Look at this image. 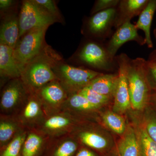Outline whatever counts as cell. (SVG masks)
<instances>
[{
  "mask_svg": "<svg viewBox=\"0 0 156 156\" xmlns=\"http://www.w3.org/2000/svg\"><path fill=\"white\" fill-rule=\"evenodd\" d=\"M14 1L12 0H1L0 1V9L1 11L8 10L13 5Z\"/></svg>",
  "mask_w": 156,
  "mask_h": 156,
  "instance_id": "836d02e7",
  "label": "cell"
},
{
  "mask_svg": "<svg viewBox=\"0 0 156 156\" xmlns=\"http://www.w3.org/2000/svg\"><path fill=\"white\" fill-rule=\"evenodd\" d=\"M29 93L20 78L11 79L2 92L1 109L5 112L12 111L23 102H25Z\"/></svg>",
  "mask_w": 156,
  "mask_h": 156,
  "instance_id": "8992f818",
  "label": "cell"
},
{
  "mask_svg": "<svg viewBox=\"0 0 156 156\" xmlns=\"http://www.w3.org/2000/svg\"><path fill=\"white\" fill-rule=\"evenodd\" d=\"M140 156H156V143L148 134L145 128H140L136 133Z\"/></svg>",
  "mask_w": 156,
  "mask_h": 156,
  "instance_id": "7402d4cb",
  "label": "cell"
},
{
  "mask_svg": "<svg viewBox=\"0 0 156 156\" xmlns=\"http://www.w3.org/2000/svg\"><path fill=\"white\" fill-rule=\"evenodd\" d=\"M77 92L98 108L106 104L109 100L110 97L108 96L101 95L87 87H84Z\"/></svg>",
  "mask_w": 156,
  "mask_h": 156,
  "instance_id": "4316f807",
  "label": "cell"
},
{
  "mask_svg": "<svg viewBox=\"0 0 156 156\" xmlns=\"http://www.w3.org/2000/svg\"><path fill=\"white\" fill-rule=\"evenodd\" d=\"M119 156H140L137 134L131 126L126 131L118 145Z\"/></svg>",
  "mask_w": 156,
  "mask_h": 156,
  "instance_id": "5bb4252c",
  "label": "cell"
},
{
  "mask_svg": "<svg viewBox=\"0 0 156 156\" xmlns=\"http://www.w3.org/2000/svg\"><path fill=\"white\" fill-rule=\"evenodd\" d=\"M147 0H128L126 2V9L129 14H134L147 5Z\"/></svg>",
  "mask_w": 156,
  "mask_h": 156,
  "instance_id": "f1b7e54d",
  "label": "cell"
},
{
  "mask_svg": "<svg viewBox=\"0 0 156 156\" xmlns=\"http://www.w3.org/2000/svg\"><path fill=\"white\" fill-rule=\"evenodd\" d=\"M156 10V0L149 1L142 11L135 25L136 28L144 31L145 41L149 48L153 47L151 36V27L154 14Z\"/></svg>",
  "mask_w": 156,
  "mask_h": 156,
  "instance_id": "2e32d148",
  "label": "cell"
},
{
  "mask_svg": "<svg viewBox=\"0 0 156 156\" xmlns=\"http://www.w3.org/2000/svg\"><path fill=\"white\" fill-rule=\"evenodd\" d=\"M44 143V139L40 134L34 132L29 133L23 144L21 156H39Z\"/></svg>",
  "mask_w": 156,
  "mask_h": 156,
  "instance_id": "d6986e66",
  "label": "cell"
},
{
  "mask_svg": "<svg viewBox=\"0 0 156 156\" xmlns=\"http://www.w3.org/2000/svg\"><path fill=\"white\" fill-rule=\"evenodd\" d=\"M74 156H97L95 153L88 149L81 148Z\"/></svg>",
  "mask_w": 156,
  "mask_h": 156,
  "instance_id": "d6a6232c",
  "label": "cell"
},
{
  "mask_svg": "<svg viewBox=\"0 0 156 156\" xmlns=\"http://www.w3.org/2000/svg\"><path fill=\"white\" fill-rule=\"evenodd\" d=\"M61 60V56L46 45L25 66L20 78L30 93L36 92L46 84L57 80L53 69Z\"/></svg>",
  "mask_w": 156,
  "mask_h": 156,
  "instance_id": "6da1fadb",
  "label": "cell"
},
{
  "mask_svg": "<svg viewBox=\"0 0 156 156\" xmlns=\"http://www.w3.org/2000/svg\"><path fill=\"white\" fill-rule=\"evenodd\" d=\"M42 107L41 101L36 92L30 93L20 115L21 122L26 125L41 120L43 115Z\"/></svg>",
  "mask_w": 156,
  "mask_h": 156,
  "instance_id": "4fadbf2b",
  "label": "cell"
},
{
  "mask_svg": "<svg viewBox=\"0 0 156 156\" xmlns=\"http://www.w3.org/2000/svg\"><path fill=\"white\" fill-rule=\"evenodd\" d=\"M72 123V119L68 115L58 114L50 116L44 120L42 129L48 134H58L66 131Z\"/></svg>",
  "mask_w": 156,
  "mask_h": 156,
  "instance_id": "9a60e30c",
  "label": "cell"
},
{
  "mask_svg": "<svg viewBox=\"0 0 156 156\" xmlns=\"http://www.w3.org/2000/svg\"><path fill=\"white\" fill-rule=\"evenodd\" d=\"M138 35L136 26L126 20L113 36L108 50V55L112 57L119 49L126 42L138 40Z\"/></svg>",
  "mask_w": 156,
  "mask_h": 156,
  "instance_id": "7c38bea8",
  "label": "cell"
},
{
  "mask_svg": "<svg viewBox=\"0 0 156 156\" xmlns=\"http://www.w3.org/2000/svg\"><path fill=\"white\" fill-rule=\"evenodd\" d=\"M131 106L141 110L150 98V86L147 76V62L142 58L128 61L127 71Z\"/></svg>",
  "mask_w": 156,
  "mask_h": 156,
  "instance_id": "7a4b0ae2",
  "label": "cell"
},
{
  "mask_svg": "<svg viewBox=\"0 0 156 156\" xmlns=\"http://www.w3.org/2000/svg\"><path fill=\"white\" fill-rule=\"evenodd\" d=\"M81 61L92 67L105 68L108 64V56L100 46L89 43L84 46L79 54Z\"/></svg>",
  "mask_w": 156,
  "mask_h": 156,
  "instance_id": "30bf717a",
  "label": "cell"
},
{
  "mask_svg": "<svg viewBox=\"0 0 156 156\" xmlns=\"http://www.w3.org/2000/svg\"><path fill=\"white\" fill-rule=\"evenodd\" d=\"M155 63H156V62H155Z\"/></svg>",
  "mask_w": 156,
  "mask_h": 156,
  "instance_id": "d590c367",
  "label": "cell"
},
{
  "mask_svg": "<svg viewBox=\"0 0 156 156\" xmlns=\"http://www.w3.org/2000/svg\"><path fill=\"white\" fill-rule=\"evenodd\" d=\"M115 10L110 8L97 12L89 20L88 27L93 34H99L103 32L114 17Z\"/></svg>",
  "mask_w": 156,
  "mask_h": 156,
  "instance_id": "ac0fdd59",
  "label": "cell"
},
{
  "mask_svg": "<svg viewBox=\"0 0 156 156\" xmlns=\"http://www.w3.org/2000/svg\"><path fill=\"white\" fill-rule=\"evenodd\" d=\"M153 100L155 103L156 104V93L153 95Z\"/></svg>",
  "mask_w": 156,
  "mask_h": 156,
  "instance_id": "e575fe53",
  "label": "cell"
},
{
  "mask_svg": "<svg viewBox=\"0 0 156 156\" xmlns=\"http://www.w3.org/2000/svg\"><path fill=\"white\" fill-rule=\"evenodd\" d=\"M23 69L20 66L14 55V49L0 44L1 76L11 79L20 78Z\"/></svg>",
  "mask_w": 156,
  "mask_h": 156,
  "instance_id": "9c48e42d",
  "label": "cell"
},
{
  "mask_svg": "<svg viewBox=\"0 0 156 156\" xmlns=\"http://www.w3.org/2000/svg\"><path fill=\"white\" fill-rule=\"evenodd\" d=\"M117 0H99L95 4L93 9V13H97L115 6L119 3Z\"/></svg>",
  "mask_w": 156,
  "mask_h": 156,
  "instance_id": "4dcf8cb0",
  "label": "cell"
},
{
  "mask_svg": "<svg viewBox=\"0 0 156 156\" xmlns=\"http://www.w3.org/2000/svg\"><path fill=\"white\" fill-rule=\"evenodd\" d=\"M117 79L118 75L101 74L92 80L87 87L101 95L110 97L114 95Z\"/></svg>",
  "mask_w": 156,
  "mask_h": 156,
  "instance_id": "e0dca14e",
  "label": "cell"
},
{
  "mask_svg": "<svg viewBox=\"0 0 156 156\" xmlns=\"http://www.w3.org/2000/svg\"><path fill=\"white\" fill-rule=\"evenodd\" d=\"M77 148L76 142L67 138L58 143L51 150H49L44 156H74Z\"/></svg>",
  "mask_w": 156,
  "mask_h": 156,
  "instance_id": "603a6c76",
  "label": "cell"
},
{
  "mask_svg": "<svg viewBox=\"0 0 156 156\" xmlns=\"http://www.w3.org/2000/svg\"><path fill=\"white\" fill-rule=\"evenodd\" d=\"M144 128L149 136L156 143V115L151 114L148 116Z\"/></svg>",
  "mask_w": 156,
  "mask_h": 156,
  "instance_id": "f546056e",
  "label": "cell"
},
{
  "mask_svg": "<svg viewBox=\"0 0 156 156\" xmlns=\"http://www.w3.org/2000/svg\"><path fill=\"white\" fill-rule=\"evenodd\" d=\"M18 16L15 14L6 15L1 23L0 44L14 49L20 39Z\"/></svg>",
  "mask_w": 156,
  "mask_h": 156,
  "instance_id": "8fae6325",
  "label": "cell"
},
{
  "mask_svg": "<svg viewBox=\"0 0 156 156\" xmlns=\"http://www.w3.org/2000/svg\"><path fill=\"white\" fill-rule=\"evenodd\" d=\"M128 62L125 56L121 57L119 62V75L113 95L114 104L113 109L115 113L125 112L131 107L127 76Z\"/></svg>",
  "mask_w": 156,
  "mask_h": 156,
  "instance_id": "52a82bcc",
  "label": "cell"
},
{
  "mask_svg": "<svg viewBox=\"0 0 156 156\" xmlns=\"http://www.w3.org/2000/svg\"><path fill=\"white\" fill-rule=\"evenodd\" d=\"M79 138L82 143L97 150L105 149L108 145L105 137L93 131H83L79 134Z\"/></svg>",
  "mask_w": 156,
  "mask_h": 156,
  "instance_id": "ffe728a7",
  "label": "cell"
},
{
  "mask_svg": "<svg viewBox=\"0 0 156 156\" xmlns=\"http://www.w3.org/2000/svg\"><path fill=\"white\" fill-rule=\"evenodd\" d=\"M147 77L152 81L153 87L156 89V63L147 62Z\"/></svg>",
  "mask_w": 156,
  "mask_h": 156,
  "instance_id": "1f68e13d",
  "label": "cell"
},
{
  "mask_svg": "<svg viewBox=\"0 0 156 156\" xmlns=\"http://www.w3.org/2000/svg\"><path fill=\"white\" fill-rule=\"evenodd\" d=\"M76 111L89 112L98 108L78 92L70 94L63 105Z\"/></svg>",
  "mask_w": 156,
  "mask_h": 156,
  "instance_id": "44dd1931",
  "label": "cell"
},
{
  "mask_svg": "<svg viewBox=\"0 0 156 156\" xmlns=\"http://www.w3.org/2000/svg\"><path fill=\"white\" fill-rule=\"evenodd\" d=\"M47 13L54 17L58 22H61V17L56 3L53 0H34Z\"/></svg>",
  "mask_w": 156,
  "mask_h": 156,
  "instance_id": "83f0119b",
  "label": "cell"
},
{
  "mask_svg": "<svg viewBox=\"0 0 156 156\" xmlns=\"http://www.w3.org/2000/svg\"><path fill=\"white\" fill-rule=\"evenodd\" d=\"M48 27L34 29L20 39L14 49V55L23 70L25 66L38 55L44 47L45 34Z\"/></svg>",
  "mask_w": 156,
  "mask_h": 156,
  "instance_id": "277c9868",
  "label": "cell"
},
{
  "mask_svg": "<svg viewBox=\"0 0 156 156\" xmlns=\"http://www.w3.org/2000/svg\"><path fill=\"white\" fill-rule=\"evenodd\" d=\"M18 18L20 39L34 29L49 27L54 23L58 22L34 0H25L23 2Z\"/></svg>",
  "mask_w": 156,
  "mask_h": 156,
  "instance_id": "5b68a950",
  "label": "cell"
},
{
  "mask_svg": "<svg viewBox=\"0 0 156 156\" xmlns=\"http://www.w3.org/2000/svg\"><path fill=\"white\" fill-rule=\"evenodd\" d=\"M104 122L115 133L122 134L125 133L126 127L125 120L116 113L107 112L102 116Z\"/></svg>",
  "mask_w": 156,
  "mask_h": 156,
  "instance_id": "d4e9b609",
  "label": "cell"
},
{
  "mask_svg": "<svg viewBox=\"0 0 156 156\" xmlns=\"http://www.w3.org/2000/svg\"><path fill=\"white\" fill-rule=\"evenodd\" d=\"M25 132L17 133L3 149L1 156H21L23 144L27 137Z\"/></svg>",
  "mask_w": 156,
  "mask_h": 156,
  "instance_id": "cb8c5ba5",
  "label": "cell"
},
{
  "mask_svg": "<svg viewBox=\"0 0 156 156\" xmlns=\"http://www.w3.org/2000/svg\"><path fill=\"white\" fill-rule=\"evenodd\" d=\"M17 124L12 120H1L0 122V143L2 146H5L6 144L14 138L17 131Z\"/></svg>",
  "mask_w": 156,
  "mask_h": 156,
  "instance_id": "484cf974",
  "label": "cell"
},
{
  "mask_svg": "<svg viewBox=\"0 0 156 156\" xmlns=\"http://www.w3.org/2000/svg\"><path fill=\"white\" fill-rule=\"evenodd\" d=\"M53 70L57 80L70 94L77 92L87 87L92 80L102 74L92 70L74 67L61 60Z\"/></svg>",
  "mask_w": 156,
  "mask_h": 156,
  "instance_id": "3957f363",
  "label": "cell"
},
{
  "mask_svg": "<svg viewBox=\"0 0 156 156\" xmlns=\"http://www.w3.org/2000/svg\"><path fill=\"white\" fill-rule=\"evenodd\" d=\"M36 92L43 106L48 112H53L59 107L63 106L68 97L67 91L58 80L46 84Z\"/></svg>",
  "mask_w": 156,
  "mask_h": 156,
  "instance_id": "ba28073f",
  "label": "cell"
}]
</instances>
